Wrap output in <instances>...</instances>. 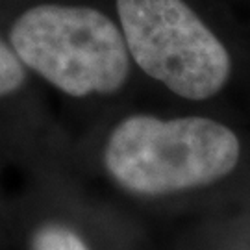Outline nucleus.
Instances as JSON below:
<instances>
[{"label": "nucleus", "mask_w": 250, "mask_h": 250, "mask_svg": "<svg viewBox=\"0 0 250 250\" xmlns=\"http://www.w3.org/2000/svg\"><path fill=\"white\" fill-rule=\"evenodd\" d=\"M32 250H89L76 233L62 224L39 228L32 239Z\"/></svg>", "instance_id": "4"}, {"label": "nucleus", "mask_w": 250, "mask_h": 250, "mask_svg": "<svg viewBox=\"0 0 250 250\" xmlns=\"http://www.w3.org/2000/svg\"><path fill=\"white\" fill-rule=\"evenodd\" d=\"M128 52L150 78L189 100L215 97L232 60L186 0H117Z\"/></svg>", "instance_id": "3"}, {"label": "nucleus", "mask_w": 250, "mask_h": 250, "mask_svg": "<svg viewBox=\"0 0 250 250\" xmlns=\"http://www.w3.org/2000/svg\"><path fill=\"white\" fill-rule=\"evenodd\" d=\"M9 39L22 65L71 97L115 93L130 72L123 32L95 8L37 4L15 21Z\"/></svg>", "instance_id": "2"}, {"label": "nucleus", "mask_w": 250, "mask_h": 250, "mask_svg": "<svg viewBox=\"0 0 250 250\" xmlns=\"http://www.w3.org/2000/svg\"><path fill=\"white\" fill-rule=\"evenodd\" d=\"M241 154L237 135L206 117H126L104 150L107 172L137 195H169L228 176Z\"/></svg>", "instance_id": "1"}, {"label": "nucleus", "mask_w": 250, "mask_h": 250, "mask_svg": "<svg viewBox=\"0 0 250 250\" xmlns=\"http://www.w3.org/2000/svg\"><path fill=\"white\" fill-rule=\"evenodd\" d=\"M24 83V65L0 37V97H8Z\"/></svg>", "instance_id": "5"}]
</instances>
